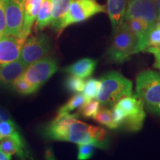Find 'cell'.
<instances>
[{
	"label": "cell",
	"mask_w": 160,
	"mask_h": 160,
	"mask_svg": "<svg viewBox=\"0 0 160 160\" xmlns=\"http://www.w3.org/2000/svg\"><path fill=\"white\" fill-rule=\"evenodd\" d=\"M103 128L90 125L77 119V114H58L54 119L42 128L44 139L70 142L75 144H91L100 149L108 146V134Z\"/></svg>",
	"instance_id": "6da1fadb"
},
{
	"label": "cell",
	"mask_w": 160,
	"mask_h": 160,
	"mask_svg": "<svg viewBox=\"0 0 160 160\" xmlns=\"http://www.w3.org/2000/svg\"><path fill=\"white\" fill-rule=\"evenodd\" d=\"M133 94L131 80L117 71H110L100 79L97 99L102 106L111 108L123 97Z\"/></svg>",
	"instance_id": "7a4b0ae2"
},
{
	"label": "cell",
	"mask_w": 160,
	"mask_h": 160,
	"mask_svg": "<svg viewBox=\"0 0 160 160\" xmlns=\"http://www.w3.org/2000/svg\"><path fill=\"white\" fill-rule=\"evenodd\" d=\"M136 92L144 108L160 117V73L152 70L140 72L137 77Z\"/></svg>",
	"instance_id": "3957f363"
},
{
	"label": "cell",
	"mask_w": 160,
	"mask_h": 160,
	"mask_svg": "<svg viewBox=\"0 0 160 160\" xmlns=\"http://www.w3.org/2000/svg\"><path fill=\"white\" fill-rule=\"evenodd\" d=\"M112 42L108 50V56L112 62L123 63L139 52L138 40L125 22L113 33Z\"/></svg>",
	"instance_id": "277c9868"
},
{
	"label": "cell",
	"mask_w": 160,
	"mask_h": 160,
	"mask_svg": "<svg viewBox=\"0 0 160 160\" xmlns=\"http://www.w3.org/2000/svg\"><path fill=\"white\" fill-rule=\"evenodd\" d=\"M105 7L97 0H73L62 22L60 33L68 26L90 19L100 13H105Z\"/></svg>",
	"instance_id": "5b68a950"
},
{
	"label": "cell",
	"mask_w": 160,
	"mask_h": 160,
	"mask_svg": "<svg viewBox=\"0 0 160 160\" xmlns=\"http://www.w3.org/2000/svg\"><path fill=\"white\" fill-rule=\"evenodd\" d=\"M122 111L123 125L131 131H138L142 128L145 119L144 105L137 95H131L123 97L116 104Z\"/></svg>",
	"instance_id": "8992f818"
},
{
	"label": "cell",
	"mask_w": 160,
	"mask_h": 160,
	"mask_svg": "<svg viewBox=\"0 0 160 160\" xmlns=\"http://www.w3.org/2000/svg\"><path fill=\"white\" fill-rule=\"evenodd\" d=\"M57 70V60L53 57H45L28 65L22 77L39 89L42 85L53 77Z\"/></svg>",
	"instance_id": "52a82bcc"
},
{
	"label": "cell",
	"mask_w": 160,
	"mask_h": 160,
	"mask_svg": "<svg viewBox=\"0 0 160 160\" xmlns=\"http://www.w3.org/2000/svg\"><path fill=\"white\" fill-rule=\"evenodd\" d=\"M52 48L49 37L39 33L25 40L22 48L19 59L27 65L47 57Z\"/></svg>",
	"instance_id": "ba28073f"
},
{
	"label": "cell",
	"mask_w": 160,
	"mask_h": 160,
	"mask_svg": "<svg viewBox=\"0 0 160 160\" xmlns=\"http://www.w3.org/2000/svg\"><path fill=\"white\" fill-rule=\"evenodd\" d=\"M137 19L152 28L159 21L155 0H129L126 9L125 21Z\"/></svg>",
	"instance_id": "9c48e42d"
},
{
	"label": "cell",
	"mask_w": 160,
	"mask_h": 160,
	"mask_svg": "<svg viewBox=\"0 0 160 160\" xmlns=\"http://www.w3.org/2000/svg\"><path fill=\"white\" fill-rule=\"evenodd\" d=\"M26 0H6L5 15L7 35L21 36Z\"/></svg>",
	"instance_id": "30bf717a"
},
{
	"label": "cell",
	"mask_w": 160,
	"mask_h": 160,
	"mask_svg": "<svg viewBox=\"0 0 160 160\" xmlns=\"http://www.w3.org/2000/svg\"><path fill=\"white\" fill-rule=\"evenodd\" d=\"M25 39L13 35H5L0 39V65L19 59Z\"/></svg>",
	"instance_id": "8fae6325"
},
{
	"label": "cell",
	"mask_w": 160,
	"mask_h": 160,
	"mask_svg": "<svg viewBox=\"0 0 160 160\" xmlns=\"http://www.w3.org/2000/svg\"><path fill=\"white\" fill-rule=\"evenodd\" d=\"M0 148L11 157L16 155L22 159L30 157L27 145L19 131L11 137L0 140Z\"/></svg>",
	"instance_id": "7c38bea8"
},
{
	"label": "cell",
	"mask_w": 160,
	"mask_h": 160,
	"mask_svg": "<svg viewBox=\"0 0 160 160\" xmlns=\"http://www.w3.org/2000/svg\"><path fill=\"white\" fill-rule=\"evenodd\" d=\"M27 67L28 65L20 59L0 65V85L11 86L16 79L23 74Z\"/></svg>",
	"instance_id": "4fadbf2b"
},
{
	"label": "cell",
	"mask_w": 160,
	"mask_h": 160,
	"mask_svg": "<svg viewBox=\"0 0 160 160\" xmlns=\"http://www.w3.org/2000/svg\"><path fill=\"white\" fill-rule=\"evenodd\" d=\"M44 0H26L24 10L22 30L20 37L27 39Z\"/></svg>",
	"instance_id": "5bb4252c"
},
{
	"label": "cell",
	"mask_w": 160,
	"mask_h": 160,
	"mask_svg": "<svg viewBox=\"0 0 160 160\" xmlns=\"http://www.w3.org/2000/svg\"><path fill=\"white\" fill-rule=\"evenodd\" d=\"M128 0H107V12L113 33L125 21Z\"/></svg>",
	"instance_id": "9a60e30c"
},
{
	"label": "cell",
	"mask_w": 160,
	"mask_h": 160,
	"mask_svg": "<svg viewBox=\"0 0 160 160\" xmlns=\"http://www.w3.org/2000/svg\"><path fill=\"white\" fill-rule=\"evenodd\" d=\"M97 60L90 58H84L68 67L64 68L63 71L70 75H74L85 79L93 74L97 67Z\"/></svg>",
	"instance_id": "2e32d148"
},
{
	"label": "cell",
	"mask_w": 160,
	"mask_h": 160,
	"mask_svg": "<svg viewBox=\"0 0 160 160\" xmlns=\"http://www.w3.org/2000/svg\"><path fill=\"white\" fill-rule=\"evenodd\" d=\"M73 0H51L52 8L51 28L60 33L62 22Z\"/></svg>",
	"instance_id": "e0dca14e"
},
{
	"label": "cell",
	"mask_w": 160,
	"mask_h": 160,
	"mask_svg": "<svg viewBox=\"0 0 160 160\" xmlns=\"http://www.w3.org/2000/svg\"><path fill=\"white\" fill-rule=\"evenodd\" d=\"M124 22H125L130 30L137 38L139 52L145 51L148 34L151 28L145 22L137 19H131Z\"/></svg>",
	"instance_id": "ac0fdd59"
},
{
	"label": "cell",
	"mask_w": 160,
	"mask_h": 160,
	"mask_svg": "<svg viewBox=\"0 0 160 160\" xmlns=\"http://www.w3.org/2000/svg\"><path fill=\"white\" fill-rule=\"evenodd\" d=\"M52 8L51 0H44L36 19L37 31H42L51 24Z\"/></svg>",
	"instance_id": "d6986e66"
},
{
	"label": "cell",
	"mask_w": 160,
	"mask_h": 160,
	"mask_svg": "<svg viewBox=\"0 0 160 160\" xmlns=\"http://www.w3.org/2000/svg\"><path fill=\"white\" fill-rule=\"evenodd\" d=\"M160 47V20L150 29L145 51L153 53Z\"/></svg>",
	"instance_id": "ffe728a7"
},
{
	"label": "cell",
	"mask_w": 160,
	"mask_h": 160,
	"mask_svg": "<svg viewBox=\"0 0 160 160\" xmlns=\"http://www.w3.org/2000/svg\"><path fill=\"white\" fill-rule=\"evenodd\" d=\"M93 119L100 125L105 126L109 129H116L118 128L117 125L113 120L112 111L105 107L104 108H101L99 111L94 116Z\"/></svg>",
	"instance_id": "44dd1931"
},
{
	"label": "cell",
	"mask_w": 160,
	"mask_h": 160,
	"mask_svg": "<svg viewBox=\"0 0 160 160\" xmlns=\"http://www.w3.org/2000/svg\"><path fill=\"white\" fill-rule=\"evenodd\" d=\"M85 102V98L83 94H81L79 93H77V94L73 95L65 105L59 108V109L58 110V114L70 113L75 109L79 108Z\"/></svg>",
	"instance_id": "7402d4cb"
},
{
	"label": "cell",
	"mask_w": 160,
	"mask_h": 160,
	"mask_svg": "<svg viewBox=\"0 0 160 160\" xmlns=\"http://www.w3.org/2000/svg\"><path fill=\"white\" fill-rule=\"evenodd\" d=\"M11 86L16 92L21 95L32 94V93H36L39 90L38 88L26 81L22 76L17 79H16Z\"/></svg>",
	"instance_id": "603a6c76"
},
{
	"label": "cell",
	"mask_w": 160,
	"mask_h": 160,
	"mask_svg": "<svg viewBox=\"0 0 160 160\" xmlns=\"http://www.w3.org/2000/svg\"><path fill=\"white\" fill-rule=\"evenodd\" d=\"M101 108V103L97 99H92L91 101L85 102L79 108V111L82 117L86 119H90V118L94 117V116L99 111Z\"/></svg>",
	"instance_id": "cb8c5ba5"
},
{
	"label": "cell",
	"mask_w": 160,
	"mask_h": 160,
	"mask_svg": "<svg viewBox=\"0 0 160 160\" xmlns=\"http://www.w3.org/2000/svg\"><path fill=\"white\" fill-rule=\"evenodd\" d=\"M100 85V79H89L85 82L83 89V96L86 102L91 101L97 98Z\"/></svg>",
	"instance_id": "d4e9b609"
},
{
	"label": "cell",
	"mask_w": 160,
	"mask_h": 160,
	"mask_svg": "<svg viewBox=\"0 0 160 160\" xmlns=\"http://www.w3.org/2000/svg\"><path fill=\"white\" fill-rule=\"evenodd\" d=\"M85 82L82 78L74 75H71L66 79L65 86L67 91L71 93H79L82 92L84 87H85Z\"/></svg>",
	"instance_id": "484cf974"
},
{
	"label": "cell",
	"mask_w": 160,
	"mask_h": 160,
	"mask_svg": "<svg viewBox=\"0 0 160 160\" xmlns=\"http://www.w3.org/2000/svg\"><path fill=\"white\" fill-rule=\"evenodd\" d=\"M18 131V126L13 119L0 122V140L11 137Z\"/></svg>",
	"instance_id": "4316f807"
},
{
	"label": "cell",
	"mask_w": 160,
	"mask_h": 160,
	"mask_svg": "<svg viewBox=\"0 0 160 160\" xmlns=\"http://www.w3.org/2000/svg\"><path fill=\"white\" fill-rule=\"evenodd\" d=\"M95 146L91 144L78 145V159L86 160L91 158L95 151Z\"/></svg>",
	"instance_id": "83f0119b"
},
{
	"label": "cell",
	"mask_w": 160,
	"mask_h": 160,
	"mask_svg": "<svg viewBox=\"0 0 160 160\" xmlns=\"http://www.w3.org/2000/svg\"><path fill=\"white\" fill-rule=\"evenodd\" d=\"M5 2L6 0H0V39L7 35Z\"/></svg>",
	"instance_id": "f1b7e54d"
},
{
	"label": "cell",
	"mask_w": 160,
	"mask_h": 160,
	"mask_svg": "<svg viewBox=\"0 0 160 160\" xmlns=\"http://www.w3.org/2000/svg\"><path fill=\"white\" fill-rule=\"evenodd\" d=\"M12 119V117L7 110L4 108L2 106L0 105V122L3 120H10Z\"/></svg>",
	"instance_id": "f546056e"
},
{
	"label": "cell",
	"mask_w": 160,
	"mask_h": 160,
	"mask_svg": "<svg viewBox=\"0 0 160 160\" xmlns=\"http://www.w3.org/2000/svg\"><path fill=\"white\" fill-rule=\"evenodd\" d=\"M155 57V62L153 66L156 68H158L160 71V47L158 48L157 51H155L153 53Z\"/></svg>",
	"instance_id": "4dcf8cb0"
},
{
	"label": "cell",
	"mask_w": 160,
	"mask_h": 160,
	"mask_svg": "<svg viewBox=\"0 0 160 160\" xmlns=\"http://www.w3.org/2000/svg\"><path fill=\"white\" fill-rule=\"evenodd\" d=\"M12 159V157L11 156L6 154L5 153L2 151V149L0 148V160H10Z\"/></svg>",
	"instance_id": "1f68e13d"
},
{
	"label": "cell",
	"mask_w": 160,
	"mask_h": 160,
	"mask_svg": "<svg viewBox=\"0 0 160 160\" xmlns=\"http://www.w3.org/2000/svg\"><path fill=\"white\" fill-rule=\"evenodd\" d=\"M155 2L157 8L158 17H159V20H160V0H155Z\"/></svg>",
	"instance_id": "d6a6232c"
}]
</instances>
